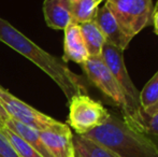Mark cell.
<instances>
[{
    "label": "cell",
    "instance_id": "obj_1",
    "mask_svg": "<svg viewBox=\"0 0 158 157\" xmlns=\"http://www.w3.org/2000/svg\"><path fill=\"white\" fill-rule=\"evenodd\" d=\"M0 41L32 61L59 86L67 98L82 94V85L77 76L57 57L48 54L35 42L17 30L9 22L0 17Z\"/></svg>",
    "mask_w": 158,
    "mask_h": 157
},
{
    "label": "cell",
    "instance_id": "obj_2",
    "mask_svg": "<svg viewBox=\"0 0 158 157\" xmlns=\"http://www.w3.org/2000/svg\"><path fill=\"white\" fill-rule=\"evenodd\" d=\"M83 136L103 145L117 157H158V142L154 138L133 129L113 114Z\"/></svg>",
    "mask_w": 158,
    "mask_h": 157
},
{
    "label": "cell",
    "instance_id": "obj_3",
    "mask_svg": "<svg viewBox=\"0 0 158 157\" xmlns=\"http://www.w3.org/2000/svg\"><path fill=\"white\" fill-rule=\"evenodd\" d=\"M123 53L124 51H122L121 48L106 42L102 48L101 57L125 95L128 107V116L124 119V122L133 129L140 131L142 109L139 102V92L128 73Z\"/></svg>",
    "mask_w": 158,
    "mask_h": 157
},
{
    "label": "cell",
    "instance_id": "obj_4",
    "mask_svg": "<svg viewBox=\"0 0 158 157\" xmlns=\"http://www.w3.org/2000/svg\"><path fill=\"white\" fill-rule=\"evenodd\" d=\"M121 30L132 39L153 21V0H106Z\"/></svg>",
    "mask_w": 158,
    "mask_h": 157
},
{
    "label": "cell",
    "instance_id": "obj_5",
    "mask_svg": "<svg viewBox=\"0 0 158 157\" xmlns=\"http://www.w3.org/2000/svg\"><path fill=\"white\" fill-rule=\"evenodd\" d=\"M69 102L68 124L77 134L83 136L102 125L110 116L108 110L101 103L87 95L77 94L71 97Z\"/></svg>",
    "mask_w": 158,
    "mask_h": 157
},
{
    "label": "cell",
    "instance_id": "obj_6",
    "mask_svg": "<svg viewBox=\"0 0 158 157\" xmlns=\"http://www.w3.org/2000/svg\"><path fill=\"white\" fill-rule=\"evenodd\" d=\"M84 72L88 80L94 83L123 113V119L128 116V107L122 88L111 73L110 69L106 67L101 56L88 57L85 63L82 64Z\"/></svg>",
    "mask_w": 158,
    "mask_h": 157
},
{
    "label": "cell",
    "instance_id": "obj_7",
    "mask_svg": "<svg viewBox=\"0 0 158 157\" xmlns=\"http://www.w3.org/2000/svg\"><path fill=\"white\" fill-rule=\"evenodd\" d=\"M0 103L10 118L15 119L38 131L45 130L58 123V121L30 107L29 105L22 101L1 86H0Z\"/></svg>",
    "mask_w": 158,
    "mask_h": 157
},
{
    "label": "cell",
    "instance_id": "obj_8",
    "mask_svg": "<svg viewBox=\"0 0 158 157\" xmlns=\"http://www.w3.org/2000/svg\"><path fill=\"white\" fill-rule=\"evenodd\" d=\"M43 144L53 157H73V134L67 124L58 122L54 126L39 131Z\"/></svg>",
    "mask_w": 158,
    "mask_h": 157
},
{
    "label": "cell",
    "instance_id": "obj_9",
    "mask_svg": "<svg viewBox=\"0 0 158 157\" xmlns=\"http://www.w3.org/2000/svg\"><path fill=\"white\" fill-rule=\"evenodd\" d=\"M94 21L103 34L106 43L116 46V48H121L122 51H125L128 48L131 38L127 37L122 31L117 22L115 21L114 16L106 4L98 9Z\"/></svg>",
    "mask_w": 158,
    "mask_h": 157
},
{
    "label": "cell",
    "instance_id": "obj_10",
    "mask_svg": "<svg viewBox=\"0 0 158 157\" xmlns=\"http://www.w3.org/2000/svg\"><path fill=\"white\" fill-rule=\"evenodd\" d=\"M87 48L85 46L81 28L79 24L71 23L64 29V61H73L82 65L88 59Z\"/></svg>",
    "mask_w": 158,
    "mask_h": 157
},
{
    "label": "cell",
    "instance_id": "obj_11",
    "mask_svg": "<svg viewBox=\"0 0 158 157\" xmlns=\"http://www.w3.org/2000/svg\"><path fill=\"white\" fill-rule=\"evenodd\" d=\"M43 14L48 27L64 30L72 23V2L70 0H44Z\"/></svg>",
    "mask_w": 158,
    "mask_h": 157
},
{
    "label": "cell",
    "instance_id": "obj_12",
    "mask_svg": "<svg viewBox=\"0 0 158 157\" xmlns=\"http://www.w3.org/2000/svg\"><path fill=\"white\" fill-rule=\"evenodd\" d=\"M4 127L9 128V129L12 130L13 132L19 134L22 139H24V140H25L30 147H33L42 157H53L48 152L45 145L42 142L38 130L33 129L31 127H28V126L24 125V124L19 123V122L15 121V119H12L10 118L6 119V122L4 123Z\"/></svg>",
    "mask_w": 158,
    "mask_h": 157
},
{
    "label": "cell",
    "instance_id": "obj_13",
    "mask_svg": "<svg viewBox=\"0 0 158 157\" xmlns=\"http://www.w3.org/2000/svg\"><path fill=\"white\" fill-rule=\"evenodd\" d=\"M72 142L74 157H117L103 145L81 134H73Z\"/></svg>",
    "mask_w": 158,
    "mask_h": 157
},
{
    "label": "cell",
    "instance_id": "obj_14",
    "mask_svg": "<svg viewBox=\"0 0 158 157\" xmlns=\"http://www.w3.org/2000/svg\"><path fill=\"white\" fill-rule=\"evenodd\" d=\"M82 36L89 57L101 56L102 48L106 44V38L95 21L80 24Z\"/></svg>",
    "mask_w": 158,
    "mask_h": 157
},
{
    "label": "cell",
    "instance_id": "obj_15",
    "mask_svg": "<svg viewBox=\"0 0 158 157\" xmlns=\"http://www.w3.org/2000/svg\"><path fill=\"white\" fill-rule=\"evenodd\" d=\"M102 0H80L72 3V23L83 24L94 21Z\"/></svg>",
    "mask_w": 158,
    "mask_h": 157
},
{
    "label": "cell",
    "instance_id": "obj_16",
    "mask_svg": "<svg viewBox=\"0 0 158 157\" xmlns=\"http://www.w3.org/2000/svg\"><path fill=\"white\" fill-rule=\"evenodd\" d=\"M139 102L143 112L150 111L158 105V71L139 93Z\"/></svg>",
    "mask_w": 158,
    "mask_h": 157
},
{
    "label": "cell",
    "instance_id": "obj_17",
    "mask_svg": "<svg viewBox=\"0 0 158 157\" xmlns=\"http://www.w3.org/2000/svg\"><path fill=\"white\" fill-rule=\"evenodd\" d=\"M1 130L4 134V136L6 137V139L9 140V142L11 143V145L13 147L14 151L16 152V154L19 157H42L33 147H30L24 139H22L19 134L13 132L12 130L4 127V126L1 127Z\"/></svg>",
    "mask_w": 158,
    "mask_h": 157
},
{
    "label": "cell",
    "instance_id": "obj_18",
    "mask_svg": "<svg viewBox=\"0 0 158 157\" xmlns=\"http://www.w3.org/2000/svg\"><path fill=\"white\" fill-rule=\"evenodd\" d=\"M140 131L150 137L158 138V105L148 112L142 111Z\"/></svg>",
    "mask_w": 158,
    "mask_h": 157
},
{
    "label": "cell",
    "instance_id": "obj_19",
    "mask_svg": "<svg viewBox=\"0 0 158 157\" xmlns=\"http://www.w3.org/2000/svg\"><path fill=\"white\" fill-rule=\"evenodd\" d=\"M0 157H19L0 127Z\"/></svg>",
    "mask_w": 158,
    "mask_h": 157
},
{
    "label": "cell",
    "instance_id": "obj_20",
    "mask_svg": "<svg viewBox=\"0 0 158 157\" xmlns=\"http://www.w3.org/2000/svg\"><path fill=\"white\" fill-rule=\"evenodd\" d=\"M153 23H154L155 32L158 36V1L156 6H154V13H153Z\"/></svg>",
    "mask_w": 158,
    "mask_h": 157
},
{
    "label": "cell",
    "instance_id": "obj_21",
    "mask_svg": "<svg viewBox=\"0 0 158 157\" xmlns=\"http://www.w3.org/2000/svg\"><path fill=\"white\" fill-rule=\"evenodd\" d=\"M8 118H9L8 114H6V112L4 111L3 107H2L1 103H0V125H1L2 127L4 126V123H6Z\"/></svg>",
    "mask_w": 158,
    "mask_h": 157
},
{
    "label": "cell",
    "instance_id": "obj_22",
    "mask_svg": "<svg viewBox=\"0 0 158 157\" xmlns=\"http://www.w3.org/2000/svg\"><path fill=\"white\" fill-rule=\"evenodd\" d=\"M72 3H74V2H77V1H80V0H70Z\"/></svg>",
    "mask_w": 158,
    "mask_h": 157
},
{
    "label": "cell",
    "instance_id": "obj_23",
    "mask_svg": "<svg viewBox=\"0 0 158 157\" xmlns=\"http://www.w3.org/2000/svg\"><path fill=\"white\" fill-rule=\"evenodd\" d=\"M0 127H2V126H1V125H0Z\"/></svg>",
    "mask_w": 158,
    "mask_h": 157
},
{
    "label": "cell",
    "instance_id": "obj_24",
    "mask_svg": "<svg viewBox=\"0 0 158 157\" xmlns=\"http://www.w3.org/2000/svg\"><path fill=\"white\" fill-rule=\"evenodd\" d=\"M73 157H74V156H73Z\"/></svg>",
    "mask_w": 158,
    "mask_h": 157
}]
</instances>
